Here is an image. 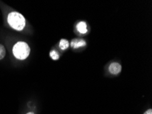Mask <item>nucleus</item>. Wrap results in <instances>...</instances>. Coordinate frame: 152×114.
Masks as SVG:
<instances>
[{
	"label": "nucleus",
	"mask_w": 152,
	"mask_h": 114,
	"mask_svg": "<svg viewBox=\"0 0 152 114\" xmlns=\"http://www.w3.org/2000/svg\"><path fill=\"white\" fill-rule=\"evenodd\" d=\"M7 21L9 25L17 31H22L26 25L25 17L18 12H11L9 13Z\"/></svg>",
	"instance_id": "f257e3e1"
},
{
	"label": "nucleus",
	"mask_w": 152,
	"mask_h": 114,
	"mask_svg": "<svg viewBox=\"0 0 152 114\" xmlns=\"http://www.w3.org/2000/svg\"><path fill=\"white\" fill-rule=\"evenodd\" d=\"M30 51L31 49L28 44L23 41L17 42L12 48L14 56L19 60L27 59L30 54Z\"/></svg>",
	"instance_id": "f03ea898"
},
{
	"label": "nucleus",
	"mask_w": 152,
	"mask_h": 114,
	"mask_svg": "<svg viewBox=\"0 0 152 114\" xmlns=\"http://www.w3.org/2000/svg\"><path fill=\"white\" fill-rule=\"evenodd\" d=\"M109 71L112 74H118L121 71V66L118 62H113L109 67Z\"/></svg>",
	"instance_id": "7ed1b4c3"
},
{
	"label": "nucleus",
	"mask_w": 152,
	"mask_h": 114,
	"mask_svg": "<svg viewBox=\"0 0 152 114\" xmlns=\"http://www.w3.org/2000/svg\"><path fill=\"white\" fill-rule=\"evenodd\" d=\"M86 42L84 40H82V39H74L71 42V46L73 49H79L80 47L86 46Z\"/></svg>",
	"instance_id": "20e7f679"
},
{
	"label": "nucleus",
	"mask_w": 152,
	"mask_h": 114,
	"mask_svg": "<svg viewBox=\"0 0 152 114\" xmlns=\"http://www.w3.org/2000/svg\"><path fill=\"white\" fill-rule=\"evenodd\" d=\"M77 29L78 32L81 34H86L88 29H87V23L84 21H80L77 23Z\"/></svg>",
	"instance_id": "39448f33"
},
{
	"label": "nucleus",
	"mask_w": 152,
	"mask_h": 114,
	"mask_svg": "<svg viewBox=\"0 0 152 114\" xmlns=\"http://www.w3.org/2000/svg\"><path fill=\"white\" fill-rule=\"evenodd\" d=\"M59 48L61 49V50H66L69 47V42L66 39H61L60 41H59Z\"/></svg>",
	"instance_id": "423d86ee"
},
{
	"label": "nucleus",
	"mask_w": 152,
	"mask_h": 114,
	"mask_svg": "<svg viewBox=\"0 0 152 114\" xmlns=\"http://www.w3.org/2000/svg\"><path fill=\"white\" fill-rule=\"evenodd\" d=\"M6 49L4 47V45H2L0 44V60L4 59V57L6 55Z\"/></svg>",
	"instance_id": "0eeeda50"
},
{
	"label": "nucleus",
	"mask_w": 152,
	"mask_h": 114,
	"mask_svg": "<svg viewBox=\"0 0 152 114\" xmlns=\"http://www.w3.org/2000/svg\"><path fill=\"white\" fill-rule=\"evenodd\" d=\"M50 57L53 60H57L59 59V55L56 51H51L50 52Z\"/></svg>",
	"instance_id": "6e6552de"
},
{
	"label": "nucleus",
	"mask_w": 152,
	"mask_h": 114,
	"mask_svg": "<svg viewBox=\"0 0 152 114\" xmlns=\"http://www.w3.org/2000/svg\"><path fill=\"white\" fill-rule=\"evenodd\" d=\"M144 114H152V109H149L148 110H147L144 113Z\"/></svg>",
	"instance_id": "1a4fd4ad"
},
{
	"label": "nucleus",
	"mask_w": 152,
	"mask_h": 114,
	"mask_svg": "<svg viewBox=\"0 0 152 114\" xmlns=\"http://www.w3.org/2000/svg\"><path fill=\"white\" fill-rule=\"evenodd\" d=\"M26 114H35V113H34V112H31H31H28V113H27Z\"/></svg>",
	"instance_id": "9d476101"
}]
</instances>
